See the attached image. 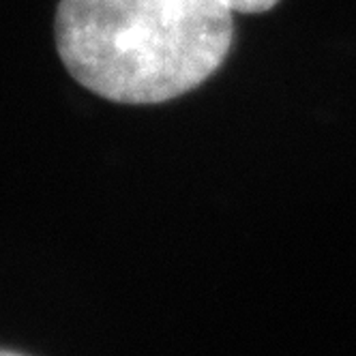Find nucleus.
Segmentation results:
<instances>
[{
  "mask_svg": "<svg viewBox=\"0 0 356 356\" xmlns=\"http://www.w3.org/2000/svg\"><path fill=\"white\" fill-rule=\"evenodd\" d=\"M234 35L223 0H60L56 45L69 73L118 104H163L219 69Z\"/></svg>",
  "mask_w": 356,
  "mask_h": 356,
  "instance_id": "nucleus-1",
  "label": "nucleus"
},
{
  "mask_svg": "<svg viewBox=\"0 0 356 356\" xmlns=\"http://www.w3.org/2000/svg\"><path fill=\"white\" fill-rule=\"evenodd\" d=\"M223 3L232 13L234 11H238V13H262V11L273 9L279 0H223Z\"/></svg>",
  "mask_w": 356,
  "mask_h": 356,
  "instance_id": "nucleus-2",
  "label": "nucleus"
},
{
  "mask_svg": "<svg viewBox=\"0 0 356 356\" xmlns=\"http://www.w3.org/2000/svg\"><path fill=\"white\" fill-rule=\"evenodd\" d=\"M0 356H22V354H13V352H5V350H0Z\"/></svg>",
  "mask_w": 356,
  "mask_h": 356,
  "instance_id": "nucleus-3",
  "label": "nucleus"
}]
</instances>
